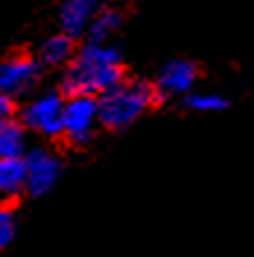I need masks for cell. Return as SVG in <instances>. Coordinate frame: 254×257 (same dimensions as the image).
Returning a JSON list of instances; mask_svg holds the SVG:
<instances>
[{"mask_svg":"<svg viewBox=\"0 0 254 257\" xmlns=\"http://www.w3.org/2000/svg\"><path fill=\"white\" fill-rule=\"evenodd\" d=\"M123 79V56L118 47L88 40L81 49H77L74 58L65 65L60 88L65 90V95L83 93V95L100 97L102 93L120 84Z\"/></svg>","mask_w":254,"mask_h":257,"instance_id":"1","label":"cell"},{"mask_svg":"<svg viewBox=\"0 0 254 257\" xmlns=\"http://www.w3.org/2000/svg\"><path fill=\"white\" fill-rule=\"evenodd\" d=\"M160 93L155 84L141 79H123L120 84L100 95V120L107 130H125L141 118L157 102Z\"/></svg>","mask_w":254,"mask_h":257,"instance_id":"2","label":"cell"},{"mask_svg":"<svg viewBox=\"0 0 254 257\" xmlns=\"http://www.w3.org/2000/svg\"><path fill=\"white\" fill-rule=\"evenodd\" d=\"M65 90H42L33 95L21 109V120L28 130L40 137H63V116H65Z\"/></svg>","mask_w":254,"mask_h":257,"instance_id":"3","label":"cell"},{"mask_svg":"<svg viewBox=\"0 0 254 257\" xmlns=\"http://www.w3.org/2000/svg\"><path fill=\"white\" fill-rule=\"evenodd\" d=\"M100 120V97L97 95H67L63 116V139L72 146H86L93 139Z\"/></svg>","mask_w":254,"mask_h":257,"instance_id":"4","label":"cell"},{"mask_svg":"<svg viewBox=\"0 0 254 257\" xmlns=\"http://www.w3.org/2000/svg\"><path fill=\"white\" fill-rule=\"evenodd\" d=\"M42 77V60L28 54L7 56L0 65V93L14 100L33 93Z\"/></svg>","mask_w":254,"mask_h":257,"instance_id":"5","label":"cell"},{"mask_svg":"<svg viewBox=\"0 0 254 257\" xmlns=\"http://www.w3.org/2000/svg\"><path fill=\"white\" fill-rule=\"evenodd\" d=\"M28 165V195L44 197L58 186L63 176V160L47 146H35L26 153Z\"/></svg>","mask_w":254,"mask_h":257,"instance_id":"6","label":"cell"},{"mask_svg":"<svg viewBox=\"0 0 254 257\" xmlns=\"http://www.w3.org/2000/svg\"><path fill=\"white\" fill-rule=\"evenodd\" d=\"M199 79V67L187 58H173L160 70L155 88L160 97H185L189 95Z\"/></svg>","mask_w":254,"mask_h":257,"instance_id":"7","label":"cell"},{"mask_svg":"<svg viewBox=\"0 0 254 257\" xmlns=\"http://www.w3.org/2000/svg\"><path fill=\"white\" fill-rule=\"evenodd\" d=\"M102 0H63L58 10V21L60 30L77 37L88 35V28L93 24V19L100 14Z\"/></svg>","mask_w":254,"mask_h":257,"instance_id":"8","label":"cell"},{"mask_svg":"<svg viewBox=\"0 0 254 257\" xmlns=\"http://www.w3.org/2000/svg\"><path fill=\"white\" fill-rule=\"evenodd\" d=\"M0 192L5 199H17L28 192L26 158H0Z\"/></svg>","mask_w":254,"mask_h":257,"instance_id":"9","label":"cell"},{"mask_svg":"<svg viewBox=\"0 0 254 257\" xmlns=\"http://www.w3.org/2000/svg\"><path fill=\"white\" fill-rule=\"evenodd\" d=\"M28 127L19 118H0V158H26Z\"/></svg>","mask_w":254,"mask_h":257,"instance_id":"10","label":"cell"},{"mask_svg":"<svg viewBox=\"0 0 254 257\" xmlns=\"http://www.w3.org/2000/svg\"><path fill=\"white\" fill-rule=\"evenodd\" d=\"M77 54V47H74V37L67 35V33H56V35L47 37L40 47V56L42 65L47 67H65Z\"/></svg>","mask_w":254,"mask_h":257,"instance_id":"11","label":"cell"},{"mask_svg":"<svg viewBox=\"0 0 254 257\" xmlns=\"http://www.w3.org/2000/svg\"><path fill=\"white\" fill-rule=\"evenodd\" d=\"M123 26V14L116 7H102L100 14L93 19L88 28V40L93 42H109Z\"/></svg>","mask_w":254,"mask_h":257,"instance_id":"12","label":"cell"},{"mask_svg":"<svg viewBox=\"0 0 254 257\" xmlns=\"http://www.w3.org/2000/svg\"><path fill=\"white\" fill-rule=\"evenodd\" d=\"M185 104L192 111L199 114H217L229 107V100L219 93H210V90H192L189 95H185Z\"/></svg>","mask_w":254,"mask_h":257,"instance_id":"13","label":"cell"},{"mask_svg":"<svg viewBox=\"0 0 254 257\" xmlns=\"http://www.w3.org/2000/svg\"><path fill=\"white\" fill-rule=\"evenodd\" d=\"M17 232H19L17 211H14L12 204H5L0 209V245L7 248V245L17 239Z\"/></svg>","mask_w":254,"mask_h":257,"instance_id":"14","label":"cell"},{"mask_svg":"<svg viewBox=\"0 0 254 257\" xmlns=\"http://www.w3.org/2000/svg\"><path fill=\"white\" fill-rule=\"evenodd\" d=\"M14 109H17V100L0 93V118H12Z\"/></svg>","mask_w":254,"mask_h":257,"instance_id":"15","label":"cell"}]
</instances>
